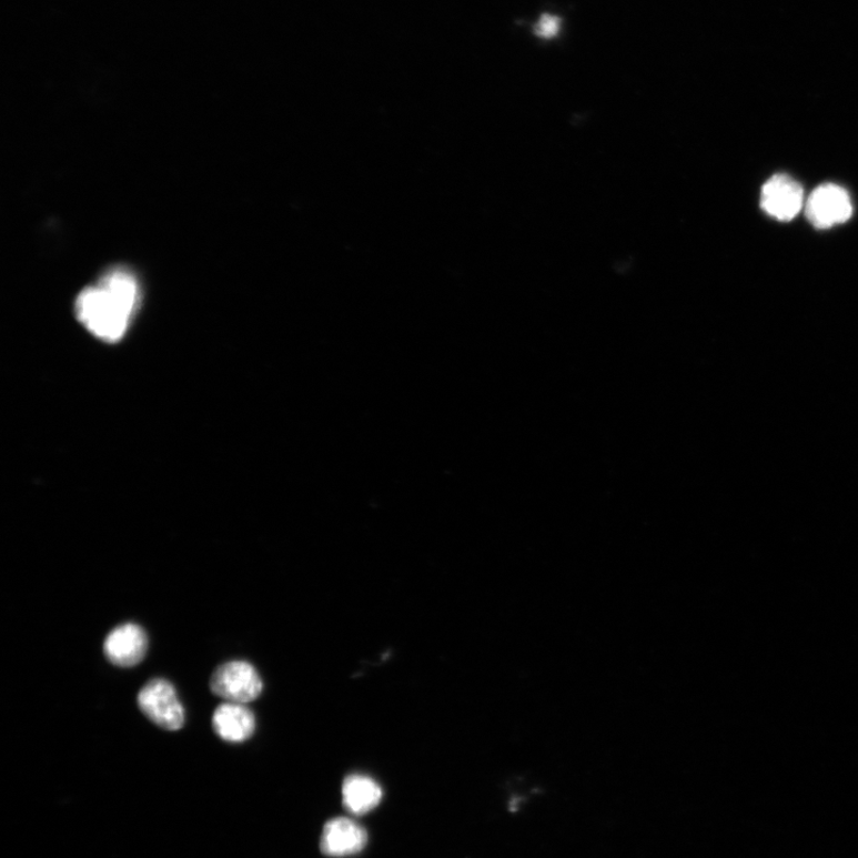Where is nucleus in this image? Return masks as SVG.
<instances>
[{
  "label": "nucleus",
  "instance_id": "1",
  "mask_svg": "<svg viewBox=\"0 0 858 858\" xmlns=\"http://www.w3.org/2000/svg\"><path fill=\"white\" fill-rule=\"evenodd\" d=\"M141 285L128 268H111L75 301L77 319L87 331L109 344L119 343L141 305Z\"/></svg>",
  "mask_w": 858,
  "mask_h": 858
},
{
  "label": "nucleus",
  "instance_id": "2",
  "mask_svg": "<svg viewBox=\"0 0 858 858\" xmlns=\"http://www.w3.org/2000/svg\"><path fill=\"white\" fill-rule=\"evenodd\" d=\"M138 704L145 717L166 731H178L184 726V707L174 687L164 678H154L144 685Z\"/></svg>",
  "mask_w": 858,
  "mask_h": 858
},
{
  "label": "nucleus",
  "instance_id": "3",
  "mask_svg": "<svg viewBox=\"0 0 858 858\" xmlns=\"http://www.w3.org/2000/svg\"><path fill=\"white\" fill-rule=\"evenodd\" d=\"M210 689L229 703L246 705L261 696L263 682L250 663L232 660L214 672L210 679Z\"/></svg>",
  "mask_w": 858,
  "mask_h": 858
},
{
  "label": "nucleus",
  "instance_id": "4",
  "mask_svg": "<svg viewBox=\"0 0 858 858\" xmlns=\"http://www.w3.org/2000/svg\"><path fill=\"white\" fill-rule=\"evenodd\" d=\"M806 218L817 230H828L846 223L852 215V204L846 189L836 184H822L808 198Z\"/></svg>",
  "mask_w": 858,
  "mask_h": 858
},
{
  "label": "nucleus",
  "instance_id": "5",
  "mask_svg": "<svg viewBox=\"0 0 858 858\" xmlns=\"http://www.w3.org/2000/svg\"><path fill=\"white\" fill-rule=\"evenodd\" d=\"M804 205V189L791 176L776 174L760 192V208L769 216L781 222L795 220Z\"/></svg>",
  "mask_w": 858,
  "mask_h": 858
},
{
  "label": "nucleus",
  "instance_id": "6",
  "mask_svg": "<svg viewBox=\"0 0 858 858\" xmlns=\"http://www.w3.org/2000/svg\"><path fill=\"white\" fill-rule=\"evenodd\" d=\"M149 649V637L137 624L113 628L104 642V655L113 666L132 668L139 665Z\"/></svg>",
  "mask_w": 858,
  "mask_h": 858
},
{
  "label": "nucleus",
  "instance_id": "7",
  "mask_svg": "<svg viewBox=\"0 0 858 858\" xmlns=\"http://www.w3.org/2000/svg\"><path fill=\"white\" fill-rule=\"evenodd\" d=\"M367 834L359 822L349 818H335L323 828L320 848L330 857H347L363 851Z\"/></svg>",
  "mask_w": 858,
  "mask_h": 858
},
{
  "label": "nucleus",
  "instance_id": "8",
  "mask_svg": "<svg viewBox=\"0 0 858 858\" xmlns=\"http://www.w3.org/2000/svg\"><path fill=\"white\" fill-rule=\"evenodd\" d=\"M255 727L254 715L244 704H223L213 716L214 731L225 741H246L254 735Z\"/></svg>",
  "mask_w": 858,
  "mask_h": 858
},
{
  "label": "nucleus",
  "instance_id": "9",
  "mask_svg": "<svg viewBox=\"0 0 858 858\" xmlns=\"http://www.w3.org/2000/svg\"><path fill=\"white\" fill-rule=\"evenodd\" d=\"M383 797L381 786L365 775H351L343 785V801L347 811L363 816L375 809Z\"/></svg>",
  "mask_w": 858,
  "mask_h": 858
},
{
  "label": "nucleus",
  "instance_id": "10",
  "mask_svg": "<svg viewBox=\"0 0 858 858\" xmlns=\"http://www.w3.org/2000/svg\"><path fill=\"white\" fill-rule=\"evenodd\" d=\"M559 30V20L554 16L544 14L537 26L538 36L544 39H552Z\"/></svg>",
  "mask_w": 858,
  "mask_h": 858
}]
</instances>
